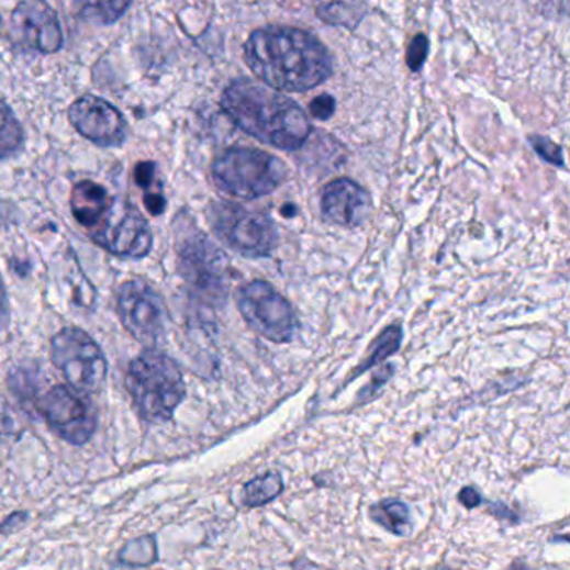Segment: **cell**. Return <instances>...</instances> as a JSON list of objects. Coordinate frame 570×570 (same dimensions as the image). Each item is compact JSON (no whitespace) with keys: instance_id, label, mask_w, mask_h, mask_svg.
I'll list each match as a JSON object with an SVG mask.
<instances>
[{"instance_id":"cell-1","label":"cell","mask_w":570,"mask_h":570,"mask_svg":"<svg viewBox=\"0 0 570 570\" xmlns=\"http://www.w3.org/2000/svg\"><path fill=\"white\" fill-rule=\"evenodd\" d=\"M245 60L256 78L273 91L305 92L333 72V57L312 32L297 27L258 29L245 44Z\"/></svg>"},{"instance_id":"cell-2","label":"cell","mask_w":570,"mask_h":570,"mask_svg":"<svg viewBox=\"0 0 570 570\" xmlns=\"http://www.w3.org/2000/svg\"><path fill=\"white\" fill-rule=\"evenodd\" d=\"M221 108L239 130L278 149H300L312 134L309 116L293 99L249 79L227 86Z\"/></svg>"},{"instance_id":"cell-3","label":"cell","mask_w":570,"mask_h":570,"mask_svg":"<svg viewBox=\"0 0 570 570\" xmlns=\"http://www.w3.org/2000/svg\"><path fill=\"white\" fill-rule=\"evenodd\" d=\"M124 385L137 415L150 424L171 421L186 396L181 368L158 348H147L131 361Z\"/></svg>"},{"instance_id":"cell-4","label":"cell","mask_w":570,"mask_h":570,"mask_svg":"<svg viewBox=\"0 0 570 570\" xmlns=\"http://www.w3.org/2000/svg\"><path fill=\"white\" fill-rule=\"evenodd\" d=\"M287 178L280 159L253 147H230L214 161L213 179L223 193L256 200L273 193Z\"/></svg>"},{"instance_id":"cell-5","label":"cell","mask_w":570,"mask_h":570,"mask_svg":"<svg viewBox=\"0 0 570 570\" xmlns=\"http://www.w3.org/2000/svg\"><path fill=\"white\" fill-rule=\"evenodd\" d=\"M51 360L63 373L70 389L99 392L108 378V360L96 339L78 326H66L53 336Z\"/></svg>"},{"instance_id":"cell-6","label":"cell","mask_w":570,"mask_h":570,"mask_svg":"<svg viewBox=\"0 0 570 570\" xmlns=\"http://www.w3.org/2000/svg\"><path fill=\"white\" fill-rule=\"evenodd\" d=\"M214 235L246 258L270 256L277 248L278 232L271 217L253 213L239 204L216 201L208 210Z\"/></svg>"},{"instance_id":"cell-7","label":"cell","mask_w":570,"mask_h":570,"mask_svg":"<svg viewBox=\"0 0 570 570\" xmlns=\"http://www.w3.org/2000/svg\"><path fill=\"white\" fill-rule=\"evenodd\" d=\"M236 303L249 328L273 344H290L300 329L290 301L268 281L256 280L239 288Z\"/></svg>"},{"instance_id":"cell-8","label":"cell","mask_w":570,"mask_h":570,"mask_svg":"<svg viewBox=\"0 0 570 570\" xmlns=\"http://www.w3.org/2000/svg\"><path fill=\"white\" fill-rule=\"evenodd\" d=\"M34 409L43 416L51 431L67 444L82 447L91 440L98 428V410L89 395L57 385L47 390L35 402Z\"/></svg>"},{"instance_id":"cell-9","label":"cell","mask_w":570,"mask_h":570,"mask_svg":"<svg viewBox=\"0 0 570 570\" xmlns=\"http://www.w3.org/2000/svg\"><path fill=\"white\" fill-rule=\"evenodd\" d=\"M89 236L105 252L123 258H146L153 252V232L146 217L120 198H112L111 206Z\"/></svg>"},{"instance_id":"cell-10","label":"cell","mask_w":570,"mask_h":570,"mask_svg":"<svg viewBox=\"0 0 570 570\" xmlns=\"http://www.w3.org/2000/svg\"><path fill=\"white\" fill-rule=\"evenodd\" d=\"M118 313L124 328L147 348L165 339L168 309L161 294L143 280H131L118 293Z\"/></svg>"},{"instance_id":"cell-11","label":"cell","mask_w":570,"mask_h":570,"mask_svg":"<svg viewBox=\"0 0 570 570\" xmlns=\"http://www.w3.org/2000/svg\"><path fill=\"white\" fill-rule=\"evenodd\" d=\"M179 271L189 287L211 300H224L227 291V261L223 253L197 233L179 246Z\"/></svg>"},{"instance_id":"cell-12","label":"cell","mask_w":570,"mask_h":570,"mask_svg":"<svg viewBox=\"0 0 570 570\" xmlns=\"http://www.w3.org/2000/svg\"><path fill=\"white\" fill-rule=\"evenodd\" d=\"M11 41L29 53H59L64 35L56 11L41 0L21 2L12 12Z\"/></svg>"},{"instance_id":"cell-13","label":"cell","mask_w":570,"mask_h":570,"mask_svg":"<svg viewBox=\"0 0 570 570\" xmlns=\"http://www.w3.org/2000/svg\"><path fill=\"white\" fill-rule=\"evenodd\" d=\"M69 121L74 130L101 147H121L127 139L123 112L105 99L85 94L70 104Z\"/></svg>"},{"instance_id":"cell-14","label":"cell","mask_w":570,"mask_h":570,"mask_svg":"<svg viewBox=\"0 0 570 570\" xmlns=\"http://www.w3.org/2000/svg\"><path fill=\"white\" fill-rule=\"evenodd\" d=\"M370 210V193L351 179H335L323 189L322 213L328 223L357 227L367 220Z\"/></svg>"},{"instance_id":"cell-15","label":"cell","mask_w":570,"mask_h":570,"mask_svg":"<svg viewBox=\"0 0 570 570\" xmlns=\"http://www.w3.org/2000/svg\"><path fill=\"white\" fill-rule=\"evenodd\" d=\"M111 203L112 197L108 193V189L89 179L74 186L70 193V211L88 232L99 223Z\"/></svg>"},{"instance_id":"cell-16","label":"cell","mask_w":570,"mask_h":570,"mask_svg":"<svg viewBox=\"0 0 570 570\" xmlns=\"http://www.w3.org/2000/svg\"><path fill=\"white\" fill-rule=\"evenodd\" d=\"M371 522L385 528L396 537H409L412 534V517L405 502L399 499H383L368 508Z\"/></svg>"},{"instance_id":"cell-17","label":"cell","mask_w":570,"mask_h":570,"mask_svg":"<svg viewBox=\"0 0 570 570\" xmlns=\"http://www.w3.org/2000/svg\"><path fill=\"white\" fill-rule=\"evenodd\" d=\"M403 342V329L400 325H390L389 328L383 329L378 338L371 344L370 350H368L367 358L351 371L350 378L347 383L354 382L355 378L361 377L365 371L371 370L377 365L383 364L387 358L395 355L396 351L402 347Z\"/></svg>"},{"instance_id":"cell-18","label":"cell","mask_w":570,"mask_h":570,"mask_svg":"<svg viewBox=\"0 0 570 570\" xmlns=\"http://www.w3.org/2000/svg\"><path fill=\"white\" fill-rule=\"evenodd\" d=\"M284 490L283 477L277 470L255 477L243 487V504L249 508L262 507L277 501Z\"/></svg>"},{"instance_id":"cell-19","label":"cell","mask_w":570,"mask_h":570,"mask_svg":"<svg viewBox=\"0 0 570 570\" xmlns=\"http://www.w3.org/2000/svg\"><path fill=\"white\" fill-rule=\"evenodd\" d=\"M24 144V130L8 102L0 101V159L12 158Z\"/></svg>"},{"instance_id":"cell-20","label":"cell","mask_w":570,"mask_h":570,"mask_svg":"<svg viewBox=\"0 0 570 570\" xmlns=\"http://www.w3.org/2000/svg\"><path fill=\"white\" fill-rule=\"evenodd\" d=\"M367 14V5L357 2H335L316 8V15L326 24L355 29Z\"/></svg>"},{"instance_id":"cell-21","label":"cell","mask_w":570,"mask_h":570,"mask_svg":"<svg viewBox=\"0 0 570 570\" xmlns=\"http://www.w3.org/2000/svg\"><path fill=\"white\" fill-rule=\"evenodd\" d=\"M120 560L124 566L147 567L158 560V544L155 536H144L131 540L121 549Z\"/></svg>"},{"instance_id":"cell-22","label":"cell","mask_w":570,"mask_h":570,"mask_svg":"<svg viewBox=\"0 0 570 570\" xmlns=\"http://www.w3.org/2000/svg\"><path fill=\"white\" fill-rule=\"evenodd\" d=\"M131 8V2H89L82 5V18L89 21L101 22V24H112L118 19L123 18L124 12Z\"/></svg>"},{"instance_id":"cell-23","label":"cell","mask_w":570,"mask_h":570,"mask_svg":"<svg viewBox=\"0 0 570 570\" xmlns=\"http://www.w3.org/2000/svg\"><path fill=\"white\" fill-rule=\"evenodd\" d=\"M9 387L22 405H31L34 409L37 402V383L29 371H14L9 378Z\"/></svg>"},{"instance_id":"cell-24","label":"cell","mask_w":570,"mask_h":570,"mask_svg":"<svg viewBox=\"0 0 570 570\" xmlns=\"http://www.w3.org/2000/svg\"><path fill=\"white\" fill-rule=\"evenodd\" d=\"M158 166L153 161L137 163L134 168V181L143 189L144 198L163 194L161 182L158 181Z\"/></svg>"},{"instance_id":"cell-25","label":"cell","mask_w":570,"mask_h":570,"mask_svg":"<svg viewBox=\"0 0 570 570\" xmlns=\"http://www.w3.org/2000/svg\"><path fill=\"white\" fill-rule=\"evenodd\" d=\"M393 373H395V367H393V365H385L382 370H378L377 373L373 375V380H371V382L368 383L367 387H364V389L360 390V393H358L355 406H361L365 405V403L371 402V400L378 395V392L389 383Z\"/></svg>"},{"instance_id":"cell-26","label":"cell","mask_w":570,"mask_h":570,"mask_svg":"<svg viewBox=\"0 0 570 570\" xmlns=\"http://www.w3.org/2000/svg\"><path fill=\"white\" fill-rule=\"evenodd\" d=\"M528 141H530L537 155H539L544 161L563 168V153L562 149H560V146H557L556 143H552V141L547 139V137L544 136H532Z\"/></svg>"},{"instance_id":"cell-27","label":"cell","mask_w":570,"mask_h":570,"mask_svg":"<svg viewBox=\"0 0 570 570\" xmlns=\"http://www.w3.org/2000/svg\"><path fill=\"white\" fill-rule=\"evenodd\" d=\"M427 37L424 34L415 35L412 43H410L409 51H406V66H409V69L413 70V72H418L424 67L425 60H427Z\"/></svg>"},{"instance_id":"cell-28","label":"cell","mask_w":570,"mask_h":570,"mask_svg":"<svg viewBox=\"0 0 570 570\" xmlns=\"http://www.w3.org/2000/svg\"><path fill=\"white\" fill-rule=\"evenodd\" d=\"M335 98L329 94L318 96L310 102V112L320 121H328L335 114Z\"/></svg>"},{"instance_id":"cell-29","label":"cell","mask_w":570,"mask_h":570,"mask_svg":"<svg viewBox=\"0 0 570 570\" xmlns=\"http://www.w3.org/2000/svg\"><path fill=\"white\" fill-rule=\"evenodd\" d=\"M27 512H12V514L0 524V534H2V536H11L14 532L21 530V528L27 524Z\"/></svg>"},{"instance_id":"cell-30","label":"cell","mask_w":570,"mask_h":570,"mask_svg":"<svg viewBox=\"0 0 570 570\" xmlns=\"http://www.w3.org/2000/svg\"><path fill=\"white\" fill-rule=\"evenodd\" d=\"M482 495H480L479 490L476 487H463L459 492V502L466 508H476L482 504Z\"/></svg>"},{"instance_id":"cell-31","label":"cell","mask_w":570,"mask_h":570,"mask_svg":"<svg viewBox=\"0 0 570 570\" xmlns=\"http://www.w3.org/2000/svg\"><path fill=\"white\" fill-rule=\"evenodd\" d=\"M9 320H11V312H9L8 291L4 281L0 278V332L8 326Z\"/></svg>"},{"instance_id":"cell-32","label":"cell","mask_w":570,"mask_h":570,"mask_svg":"<svg viewBox=\"0 0 570 570\" xmlns=\"http://www.w3.org/2000/svg\"><path fill=\"white\" fill-rule=\"evenodd\" d=\"M492 514L495 515V517L504 518V521H511L512 524H517L518 522L517 514L512 512L505 504H493Z\"/></svg>"},{"instance_id":"cell-33","label":"cell","mask_w":570,"mask_h":570,"mask_svg":"<svg viewBox=\"0 0 570 570\" xmlns=\"http://www.w3.org/2000/svg\"><path fill=\"white\" fill-rule=\"evenodd\" d=\"M281 213H283V216H294L297 214V208L291 206V204H287V206H283V210H281Z\"/></svg>"},{"instance_id":"cell-34","label":"cell","mask_w":570,"mask_h":570,"mask_svg":"<svg viewBox=\"0 0 570 570\" xmlns=\"http://www.w3.org/2000/svg\"><path fill=\"white\" fill-rule=\"evenodd\" d=\"M508 570H530V567L525 566L524 562H514Z\"/></svg>"},{"instance_id":"cell-35","label":"cell","mask_w":570,"mask_h":570,"mask_svg":"<svg viewBox=\"0 0 570 570\" xmlns=\"http://www.w3.org/2000/svg\"><path fill=\"white\" fill-rule=\"evenodd\" d=\"M0 31H2V19H0Z\"/></svg>"}]
</instances>
